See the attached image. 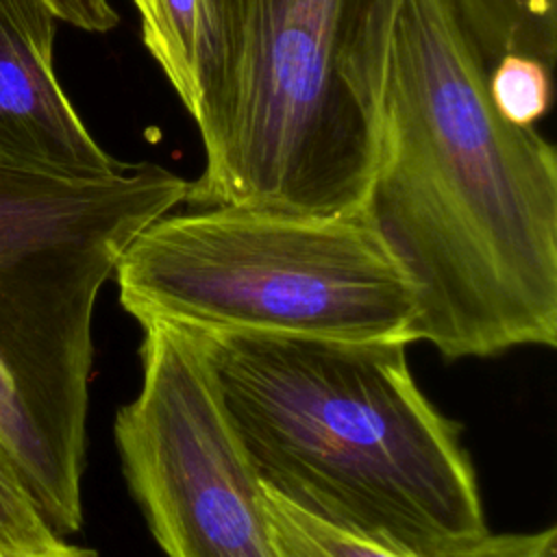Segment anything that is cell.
Listing matches in <instances>:
<instances>
[{
	"label": "cell",
	"instance_id": "6da1fadb",
	"mask_svg": "<svg viewBox=\"0 0 557 557\" xmlns=\"http://www.w3.org/2000/svg\"><path fill=\"white\" fill-rule=\"evenodd\" d=\"M361 218L446 359L557 344V154L507 122L448 0H403Z\"/></svg>",
	"mask_w": 557,
	"mask_h": 557
},
{
	"label": "cell",
	"instance_id": "7a4b0ae2",
	"mask_svg": "<svg viewBox=\"0 0 557 557\" xmlns=\"http://www.w3.org/2000/svg\"><path fill=\"white\" fill-rule=\"evenodd\" d=\"M200 333L239 446L287 503L409 557L487 533L461 429L416 385L405 339Z\"/></svg>",
	"mask_w": 557,
	"mask_h": 557
},
{
	"label": "cell",
	"instance_id": "3957f363",
	"mask_svg": "<svg viewBox=\"0 0 557 557\" xmlns=\"http://www.w3.org/2000/svg\"><path fill=\"white\" fill-rule=\"evenodd\" d=\"M187 185L150 161L65 172L0 159V444L57 537L83 524L98 292Z\"/></svg>",
	"mask_w": 557,
	"mask_h": 557
},
{
	"label": "cell",
	"instance_id": "277c9868",
	"mask_svg": "<svg viewBox=\"0 0 557 557\" xmlns=\"http://www.w3.org/2000/svg\"><path fill=\"white\" fill-rule=\"evenodd\" d=\"M403 0H215L220 74L185 205L361 211Z\"/></svg>",
	"mask_w": 557,
	"mask_h": 557
},
{
	"label": "cell",
	"instance_id": "5b68a950",
	"mask_svg": "<svg viewBox=\"0 0 557 557\" xmlns=\"http://www.w3.org/2000/svg\"><path fill=\"white\" fill-rule=\"evenodd\" d=\"M113 278L141 326L407 342L413 320L409 283L361 213L170 211L133 237Z\"/></svg>",
	"mask_w": 557,
	"mask_h": 557
},
{
	"label": "cell",
	"instance_id": "8992f818",
	"mask_svg": "<svg viewBox=\"0 0 557 557\" xmlns=\"http://www.w3.org/2000/svg\"><path fill=\"white\" fill-rule=\"evenodd\" d=\"M141 387L117 409L126 485L165 557H281L263 496L224 413L202 333L148 324Z\"/></svg>",
	"mask_w": 557,
	"mask_h": 557
},
{
	"label": "cell",
	"instance_id": "52a82bcc",
	"mask_svg": "<svg viewBox=\"0 0 557 557\" xmlns=\"http://www.w3.org/2000/svg\"><path fill=\"white\" fill-rule=\"evenodd\" d=\"M57 24L46 0H0V159L111 172L122 161L96 141L57 78Z\"/></svg>",
	"mask_w": 557,
	"mask_h": 557
},
{
	"label": "cell",
	"instance_id": "ba28073f",
	"mask_svg": "<svg viewBox=\"0 0 557 557\" xmlns=\"http://www.w3.org/2000/svg\"><path fill=\"white\" fill-rule=\"evenodd\" d=\"M141 41L181 104L200 122L220 74V20L215 0H131Z\"/></svg>",
	"mask_w": 557,
	"mask_h": 557
},
{
	"label": "cell",
	"instance_id": "9c48e42d",
	"mask_svg": "<svg viewBox=\"0 0 557 557\" xmlns=\"http://www.w3.org/2000/svg\"><path fill=\"white\" fill-rule=\"evenodd\" d=\"M448 4L487 70L507 54H522L553 72L557 0H448Z\"/></svg>",
	"mask_w": 557,
	"mask_h": 557
},
{
	"label": "cell",
	"instance_id": "30bf717a",
	"mask_svg": "<svg viewBox=\"0 0 557 557\" xmlns=\"http://www.w3.org/2000/svg\"><path fill=\"white\" fill-rule=\"evenodd\" d=\"M268 518L281 557H409L339 531L263 485Z\"/></svg>",
	"mask_w": 557,
	"mask_h": 557
},
{
	"label": "cell",
	"instance_id": "8fae6325",
	"mask_svg": "<svg viewBox=\"0 0 557 557\" xmlns=\"http://www.w3.org/2000/svg\"><path fill=\"white\" fill-rule=\"evenodd\" d=\"M487 91L511 124L533 126L550 104V70L522 54H507L487 70Z\"/></svg>",
	"mask_w": 557,
	"mask_h": 557
},
{
	"label": "cell",
	"instance_id": "7c38bea8",
	"mask_svg": "<svg viewBox=\"0 0 557 557\" xmlns=\"http://www.w3.org/2000/svg\"><path fill=\"white\" fill-rule=\"evenodd\" d=\"M59 540L26 494L0 444V557H39Z\"/></svg>",
	"mask_w": 557,
	"mask_h": 557
},
{
	"label": "cell",
	"instance_id": "4fadbf2b",
	"mask_svg": "<svg viewBox=\"0 0 557 557\" xmlns=\"http://www.w3.org/2000/svg\"><path fill=\"white\" fill-rule=\"evenodd\" d=\"M61 22L87 33H107L117 26V11L109 0H46Z\"/></svg>",
	"mask_w": 557,
	"mask_h": 557
},
{
	"label": "cell",
	"instance_id": "5bb4252c",
	"mask_svg": "<svg viewBox=\"0 0 557 557\" xmlns=\"http://www.w3.org/2000/svg\"><path fill=\"white\" fill-rule=\"evenodd\" d=\"M39 557H98V555L89 548H81V546L67 544L65 540H59L48 553H44Z\"/></svg>",
	"mask_w": 557,
	"mask_h": 557
}]
</instances>
